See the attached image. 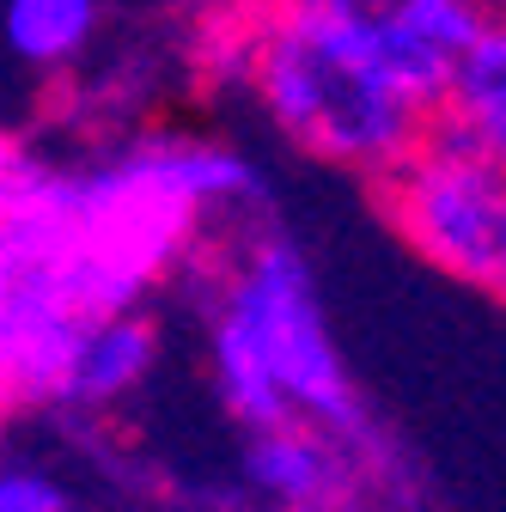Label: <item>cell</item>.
Here are the masks:
<instances>
[{
  "label": "cell",
  "instance_id": "8992f818",
  "mask_svg": "<svg viewBox=\"0 0 506 512\" xmlns=\"http://www.w3.org/2000/svg\"><path fill=\"white\" fill-rule=\"evenodd\" d=\"M372 13H378V43H385L397 92L421 116H433L452 68L482 37L488 7L482 0H372Z\"/></svg>",
  "mask_w": 506,
  "mask_h": 512
},
{
  "label": "cell",
  "instance_id": "30bf717a",
  "mask_svg": "<svg viewBox=\"0 0 506 512\" xmlns=\"http://www.w3.org/2000/svg\"><path fill=\"white\" fill-rule=\"evenodd\" d=\"M0 512H74V488L31 458L0 452Z\"/></svg>",
  "mask_w": 506,
  "mask_h": 512
},
{
  "label": "cell",
  "instance_id": "4fadbf2b",
  "mask_svg": "<svg viewBox=\"0 0 506 512\" xmlns=\"http://www.w3.org/2000/svg\"><path fill=\"white\" fill-rule=\"evenodd\" d=\"M13 403H19V397H13V372H7V354H0V421H7Z\"/></svg>",
  "mask_w": 506,
  "mask_h": 512
},
{
  "label": "cell",
  "instance_id": "277c9868",
  "mask_svg": "<svg viewBox=\"0 0 506 512\" xmlns=\"http://www.w3.org/2000/svg\"><path fill=\"white\" fill-rule=\"evenodd\" d=\"M378 189L385 220L421 263L506 299V165L427 122L415 153L391 177H378Z\"/></svg>",
  "mask_w": 506,
  "mask_h": 512
},
{
  "label": "cell",
  "instance_id": "6da1fadb",
  "mask_svg": "<svg viewBox=\"0 0 506 512\" xmlns=\"http://www.w3.org/2000/svg\"><path fill=\"white\" fill-rule=\"evenodd\" d=\"M275 183L263 159L202 128H141L86 165L31 153L7 214L0 256L49 281L86 324L141 305L202 250L214 220H269Z\"/></svg>",
  "mask_w": 506,
  "mask_h": 512
},
{
  "label": "cell",
  "instance_id": "3957f363",
  "mask_svg": "<svg viewBox=\"0 0 506 512\" xmlns=\"http://www.w3.org/2000/svg\"><path fill=\"white\" fill-rule=\"evenodd\" d=\"M208 305L244 330V342L257 348V360L281 384L293 421L336 433L366 464H385L378 427H372V415L354 391V372L336 348L330 311L318 293V269H311V256L293 232H281L275 220L238 226V244L214 269Z\"/></svg>",
  "mask_w": 506,
  "mask_h": 512
},
{
  "label": "cell",
  "instance_id": "5b68a950",
  "mask_svg": "<svg viewBox=\"0 0 506 512\" xmlns=\"http://www.w3.org/2000/svg\"><path fill=\"white\" fill-rule=\"evenodd\" d=\"M366 470L354 445L305 421L244 433L238 452V482L257 512H354Z\"/></svg>",
  "mask_w": 506,
  "mask_h": 512
},
{
  "label": "cell",
  "instance_id": "ba28073f",
  "mask_svg": "<svg viewBox=\"0 0 506 512\" xmlns=\"http://www.w3.org/2000/svg\"><path fill=\"white\" fill-rule=\"evenodd\" d=\"M433 122L452 128V135L470 141L476 153H488L494 165H506V13H488L482 37L452 68Z\"/></svg>",
  "mask_w": 506,
  "mask_h": 512
},
{
  "label": "cell",
  "instance_id": "52a82bcc",
  "mask_svg": "<svg viewBox=\"0 0 506 512\" xmlns=\"http://www.w3.org/2000/svg\"><path fill=\"white\" fill-rule=\"evenodd\" d=\"M159 317L147 305H129V311H104L80 330L74 342V360H68V378H61V397L55 409L68 415H110L116 403H129L141 384L153 378L159 366Z\"/></svg>",
  "mask_w": 506,
  "mask_h": 512
},
{
  "label": "cell",
  "instance_id": "7a4b0ae2",
  "mask_svg": "<svg viewBox=\"0 0 506 512\" xmlns=\"http://www.w3.org/2000/svg\"><path fill=\"white\" fill-rule=\"evenodd\" d=\"M220 49L275 135L360 177H391L433 122L397 92L372 0H263Z\"/></svg>",
  "mask_w": 506,
  "mask_h": 512
},
{
  "label": "cell",
  "instance_id": "8fae6325",
  "mask_svg": "<svg viewBox=\"0 0 506 512\" xmlns=\"http://www.w3.org/2000/svg\"><path fill=\"white\" fill-rule=\"evenodd\" d=\"M25 165H31V147H25L19 135H7V128H0V214H7V202H13V189H19Z\"/></svg>",
  "mask_w": 506,
  "mask_h": 512
},
{
  "label": "cell",
  "instance_id": "7c38bea8",
  "mask_svg": "<svg viewBox=\"0 0 506 512\" xmlns=\"http://www.w3.org/2000/svg\"><path fill=\"white\" fill-rule=\"evenodd\" d=\"M171 512H257V506H250V500H183Z\"/></svg>",
  "mask_w": 506,
  "mask_h": 512
},
{
  "label": "cell",
  "instance_id": "9c48e42d",
  "mask_svg": "<svg viewBox=\"0 0 506 512\" xmlns=\"http://www.w3.org/2000/svg\"><path fill=\"white\" fill-rule=\"evenodd\" d=\"M98 25L104 0H0V43L31 74H61L86 61Z\"/></svg>",
  "mask_w": 506,
  "mask_h": 512
}]
</instances>
